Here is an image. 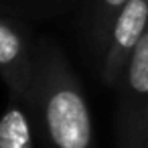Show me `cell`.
<instances>
[{
	"mask_svg": "<svg viewBox=\"0 0 148 148\" xmlns=\"http://www.w3.org/2000/svg\"><path fill=\"white\" fill-rule=\"evenodd\" d=\"M0 75L14 97H29L33 93L37 61H31L21 33L4 21H0Z\"/></svg>",
	"mask_w": 148,
	"mask_h": 148,
	"instance_id": "cell-4",
	"label": "cell"
},
{
	"mask_svg": "<svg viewBox=\"0 0 148 148\" xmlns=\"http://www.w3.org/2000/svg\"><path fill=\"white\" fill-rule=\"evenodd\" d=\"M126 4H128V0H99V8L95 14V31H93L97 47H108L112 27Z\"/></svg>",
	"mask_w": 148,
	"mask_h": 148,
	"instance_id": "cell-6",
	"label": "cell"
},
{
	"mask_svg": "<svg viewBox=\"0 0 148 148\" xmlns=\"http://www.w3.org/2000/svg\"><path fill=\"white\" fill-rule=\"evenodd\" d=\"M0 148H33L31 124L16 106H10L0 118Z\"/></svg>",
	"mask_w": 148,
	"mask_h": 148,
	"instance_id": "cell-5",
	"label": "cell"
},
{
	"mask_svg": "<svg viewBox=\"0 0 148 148\" xmlns=\"http://www.w3.org/2000/svg\"><path fill=\"white\" fill-rule=\"evenodd\" d=\"M148 31V0H128V4L118 14L108 47L103 53V65H101V79L108 85H118L126 65Z\"/></svg>",
	"mask_w": 148,
	"mask_h": 148,
	"instance_id": "cell-3",
	"label": "cell"
},
{
	"mask_svg": "<svg viewBox=\"0 0 148 148\" xmlns=\"http://www.w3.org/2000/svg\"><path fill=\"white\" fill-rule=\"evenodd\" d=\"M31 95L39 108L49 148H95L83 89L55 45H43L39 51Z\"/></svg>",
	"mask_w": 148,
	"mask_h": 148,
	"instance_id": "cell-1",
	"label": "cell"
},
{
	"mask_svg": "<svg viewBox=\"0 0 148 148\" xmlns=\"http://www.w3.org/2000/svg\"><path fill=\"white\" fill-rule=\"evenodd\" d=\"M118 148H148V31L122 75Z\"/></svg>",
	"mask_w": 148,
	"mask_h": 148,
	"instance_id": "cell-2",
	"label": "cell"
}]
</instances>
